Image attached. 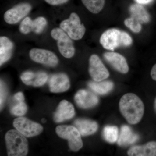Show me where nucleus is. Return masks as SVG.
Listing matches in <instances>:
<instances>
[{
    "mask_svg": "<svg viewBox=\"0 0 156 156\" xmlns=\"http://www.w3.org/2000/svg\"><path fill=\"white\" fill-rule=\"evenodd\" d=\"M119 106L123 117L132 125L139 123L143 116L144 105L139 97L134 93H128L123 95Z\"/></svg>",
    "mask_w": 156,
    "mask_h": 156,
    "instance_id": "nucleus-1",
    "label": "nucleus"
},
{
    "mask_svg": "<svg viewBox=\"0 0 156 156\" xmlns=\"http://www.w3.org/2000/svg\"><path fill=\"white\" fill-rule=\"evenodd\" d=\"M132 41V38L128 33L116 28L107 30L101 34L100 38L102 47L111 51L121 46L128 47Z\"/></svg>",
    "mask_w": 156,
    "mask_h": 156,
    "instance_id": "nucleus-2",
    "label": "nucleus"
},
{
    "mask_svg": "<svg viewBox=\"0 0 156 156\" xmlns=\"http://www.w3.org/2000/svg\"><path fill=\"white\" fill-rule=\"evenodd\" d=\"M26 136L17 130L7 132L5 139L7 153L9 156H25L28 151V144Z\"/></svg>",
    "mask_w": 156,
    "mask_h": 156,
    "instance_id": "nucleus-3",
    "label": "nucleus"
},
{
    "mask_svg": "<svg viewBox=\"0 0 156 156\" xmlns=\"http://www.w3.org/2000/svg\"><path fill=\"white\" fill-rule=\"evenodd\" d=\"M60 28L64 30L72 40H80L86 32V27L81 23L80 19L77 14L72 13L69 18L62 21Z\"/></svg>",
    "mask_w": 156,
    "mask_h": 156,
    "instance_id": "nucleus-4",
    "label": "nucleus"
},
{
    "mask_svg": "<svg viewBox=\"0 0 156 156\" xmlns=\"http://www.w3.org/2000/svg\"><path fill=\"white\" fill-rule=\"evenodd\" d=\"M52 38L57 41L58 50L62 56L66 58L73 57L75 53L72 39L61 28L53 29L51 32Z\"/></svg>",
    "mask_w": 156,
    "mask_h": 156,
    "instance_id": "nucleus-5",
    "label": "nucleus"
},
{
    "mask_svg": "<svg viewBox=\"0 0 156 156\" xmlns=\"http://www.w3.org/2000/svg\"><path fill=\"white\" fill-rule=\"evenodd\" d=\"M56 134L59 137L68 140L69 146L73 151H78L83 146L81 134L74 126H59L56 128Z\"/></svg>",
    "mask_w": 156,
    "mask_h": 156,
    "instance_id": "nucleus-6",
    "label": "nucleus"
},
{
    "mask_svg": "<svg viewBox=\"0 0 156 156\" xmlns=\"http://www.w3.org/2000/svg\"><path fill=\"white\" fill-rule=\"evenodd\" d=\"M13 126L16 130L26 137L37 136L43 131L41 125L25 117H20L15 119L13 122Z\"/></svg>",
    "mask_w": 156,
    "mask_h": 156,
    "instance_id": "nucleus-7",
    "label": "nucleus"
},
{
    "mask_svg": "<svg viewBox=\"0 0 156 156\" xmlns=\"http://www.w3.org/2000/svg\"><path fill=\"white\" fill-rule=\"evenodd\" d=\"M31 9V5L28 3L18 4L5 13V21L9 24L18 23L30 12Z\"/></svg>",
    "mask_w": 156,
    "mask_h": 156,
    "instance_id": "nucleus-8",
    "label": "nucleus"
},
{
    "mask_svg": "<svg viewBox=\"0 0 156 156\" xmlns=\"http://www.w3.org/2000/svg\"><path fill=\"white\" fill-rule=\"evenodd\" d=\"M89 72L93 80L96 82L105 80L109 76L108 70L96 54L91 55L89 58Z\"/></svg>",
    "mask_w": 156,
    "mask_h": 156,
    "instance_id": "nucleus-9",
    "label": "nucleus"
},
{
    "mask_svg": "<svg viewBox=\"0 0 156 156\" xmlns=\"http://www.w3.org/2000/svg\"><path fill=\"white\" fill-rule=\"evenodd\" d=\"M29 56L33 61L50 67H55L58 62L56 54L45 49H32L30 51Z\"/></svg>",
    "mask_w": 156,
    "mask_h": 156,
    "instance_id": "nucleus-10",
    "label": "nucleus"
},
{
    "mask_svg": "<svg viewBox=\"0 0 156 156\" xmlns=\"http://www.w3.org/2000/svg\"><path fill=\"white\" fill-rule=\"evenodd\" d=\"M47 21L44 17H39L32 20L30 17H25L20 23L19 30L23 34H28L33 32L36 34L43 32L46 26Z\"/></svg>",
    "mask_w": 156,
    "mask_h": 156,
    "instance_id": "nucleus-11",
    "label": "nucleus"
},
{
    "mask_svg": "<svg viewBox=\"0 0 156 156\" xmlns=\"http://www.w3.org/2000/svg\"><path fill=\"white\" fill-rule=\"evenodd\" d=\"M74 98L77 105L83 109L92 108L97 105L99 101L97 96L85 89L78 91L75 95Z\"/></svg>",
    "mask_w": 156,
    "mask_h": 156,
    "instance_id": "nucleus-12",
    "label": "nucleus"
},
{
    "mask_svg": "<svg viewBox=\"0 0 156 156\" xmlns=\"http://www.w3.org/2000/svg\"><path fill=\"white\" fill-rule=\"evenodd\" d=\"M104 57L112 67L119 72L126 74L129 71V66L126 58L119 53L106 52L104 54Z\"/></svg>",
    "mask_w": 156,
    "mask_h": 156,
    "instance_id": "nucleus-13",
    "label": "nucleus"
},
{
    "mask_svg": "<svg viewBox=\"0 0 156 156\" xmlns=\"http://www.w3.org/2000/svg\"><path fill=\"white\" fill-rule=\"evenodd\" d=\"M70 86L68 77L63 73L53 75L49 81L50 91L53 93L66 92L69 89Z\"/></svg>",
    "mask_w": 156,
    "mask_h": 156,
    "instance_id": "nucleus-14",
    "label": "nucleus"
},
{
    "mask_svg": "<svg viewBox=\"0 0 156 156\" xmlns=\"http://www.w3.org/2000/svg\"><path fill=\"white\" fill-rule=\"evenodd\" d=\"M75 115V111L73 105L69 101L63 100L58 105L53 119L56 123L62 122L71 119Z\"/></svg>",
    "mask_w": 156,
    "mask_h": 156,
    "instance_id": "nucleus-15",
    "label": "nucleus"
},
{
    "mask_svg": "<svg viewBox=\"0 0 156 156\" xmlns=\"http://www.w3.org/2000/svg\"><path fill=\"white\" fill-rule=\"evenodd\" d=\"M20 79L25 85L39 87L43 86L46 83L48 76L46 73L43 72L34 73L26 71L21 74Z\"/></svg>",
    "mask_w": 156,
    "mask_h": 156,
    "instance_id": "nucleus-16",
    "label": "nucleus"
},
{
    "mask_svg": "<svg viewBox=\"0 0 156 156\" xmlns=\"http://www.w3.org/2000/svg\"><path fill=\"white\" fill-rule=\"evenodd\" d=\"M128 154L130 156H155L156 141H150L143 145L132 147L128 151Z\"/></svg>",
    "mask_w": 156,
    "mask_h": 156,
    "instance_id": "nucleus-17",
    "label": "nucleus"
},
{
    "mask_svg": "<svg viewBox=\"0 0 156 156\" xmlns=\"http://www.w3.org/2000/svg\"><path fill=\"white\" fill-rule=\"evenodd\" d=\"M74 125L83 136L92 135L98 129V125L96 122L87 119H78L75 121Z\"/></svg>",
    "mask_w": 156,
    "mask_h": 156,
    "instance_id": "nucleus-18",
    "label": "nucleus"
},
{
    "mask_svg": "<svg viewBox=\"0 0 156 156\" xmlns=\"http://www.w3.org/2000/svg\"><path fill=\"white\" fill-rule=\"evenodd\" d=\"M139 137L138 134L134 133L131 128L125 125L121 128L118 144L121 146L130 145L136 142Z\"/></svg>",
    "mask_w": 156,
    "mask_h": 156,
    "instance_id": "nucleus-19",
    "label": "nucleus"
},
{
    "mask_svg": "<svg viewBox=\"0 0 156 156\" xmlns=\"http://www.w3.org/2000/svg\"><path fill=\"white\" fill-rule=\"evenodd\" d=\"M14 44L7 37H0V65L2 66L8 61L12 55Z\"/></svg>",
    "mask_w": 156,
    "mask_h": 156,
    "instance_id": "nucleus-20",
    "label": "nucleus"
},
{
    "mask_svg": "<svg viewBox=\"0 0 156 156\" xmlns=\"http://www.w3.org/2000/svg\"><path fill=\"white\" fill-rule=\"evenodd\" d=\"M129 11L131 17L137 20L141 23H147L150 21V15L146 9L140 4H133L130 6Z\"/></svg>",
    "mask_w": 156,
    "mask_h": 156,
    "instance_id": "nucleus-21",
    "label": "nucleus"
},
{
    "mask_svg": "<svg viewBox=\"0 0 156 156\" xmlns=\"http://www.w3.org/2000/svg\"><path fill=\"white\" fill-rule=\"evenodd\" d=\"M89 88L99 95H103L110 92L114 87V84L110 81H91L88 83Z\"/></svg>",
    "mask_w": 156,
    "mask_h": 156,
    "instance_id": "nucleus-22",
    "label": "nucleus"
},
{
    "mask_svg": "<svg viewBox=\"0 0 156 156\" xmlns=\"http://www.w3.org/2000/svg\"><path fill=\"white\" fill-rule=\"evenodd\" d=\"M86 8L90 12L96 14L99 13L104 7L105 0H81Z\"/></svg>",
    "mask_w": 156,
    "mask_h": 156,
    "instance_id": "nucleus-23",
    "label": "nucleus"
},
{
    "mask_svg": "<svg viewBox=\"0 0 156 156\" xmlns=\"http://www.w3.org/2000/svg\"><path fill=\"white\" fill-rule=\"evenodd\" d=\"M103 137L106 141L113 143L118 141L119 137V131L115 126H106L103 131Z\"/></svg>",
    "mask_w": 156,
    "mask_h": 156,
    "instance_id": "nucleus-24",
    "label": "nucleus"
},
{
    "mask_svg": "<svg viewBox=\"0 0 156 156\" xmlns=\"http://www.w3.org/2000/svg\"><path fill=\"white\" fill-rule=\"evenodd\" d=\"M16 101V100H15ZM14 104L11 108V112L13 115L17 116H22L26 113L27 110V105L24 101H18Z\"/></svg>",
    "mask_w": 156,
    "mask_h": 156,
    "instance_id": "nucleus-25",
    "label": "nucleus"
},
{
    "mask_svg": "<svg viewBox=\"0 0 156 156\" xmlns=\"http://www.w3.org/2000/svg\"><path fill=\"white\" fill-rule=\"evenodd\" d=\"M125 25L135 33H138L141 30V23L133 17L127 18L124 21Z\"/></svg>",
    "mask_w": 156,
    "mask_h": 156,
    "instance_id": "nucleus-26",
    "label": "nucleus"
},
{
    "mask_svg": "<svg viewBox=\"0 0 156 156\" xmlns=\"http://www.w3.org/2000/svg\"><path fill=\"white\" fill-rule=\"evenodd\" d=\"M1 89H0V104H1V109L2 108L5 101L6 100V97L7 96V88L5 84L3 81H1Z\"/></svg>",
    "mask_w": 156,
    "mask_h": 156,
    "instance_id": "nucleus-27",
    "label": "nucleus"
},
{
    "mask_svg": "<svg viewBox=\"0 0 156 156\" xmlns=\"http://www.w3.org/2000/svg\"><path fill=\"white\" fill-rule=\"evenodd\" d=\"M45 2L51 5H62L68 2L69 0H44Z\"/></svg>",
    "mask_w": 156,
    "mask_h": 156,
    "instance_id": "nucleus-28",
    "label": "nucleus"
},
{
    "mask_svg": "<svg viewBox=\"0 0 156 156\" xmlns=\"http://www.w3.org/2000/svg\"><path fill=\"white\" fill-rule=\"evenodd\" d=\"M14 100L18 101H24V96L22 92H18L15 94L14 96Z\"/></svg>",
    "mask_w": 156,
    "mask_h": 156,
    "instance_id": "nucleus-29",
    "label": "nucleus"
},
{
    "mask_svg": "<svg viewBox=\"0 0 156 156\" xmlns=\"http://www.w3.org/2000/svg\"><path fill=\"white\" fill-rule=\"evenodd\" d=\"M151 76L154 80L156 81V64L153 66L151 71Z\"/></svg>",
    "mask_w": 156,
    "mask_h": 156,
    "instance_id": "nucleus-30",
    "label": "nucleus"
},
{
    "mask_svg": "<svg viewBox=\"0 0 156 156\" xmlns=\"http://www.w3.org/2000/svg\"><path fill=\"white\" fill-rule=\"evenodd\" d=\"M135 2L140 5H147L153 2V0H135Z\"/></svg>",
    "mask_w": 156,
    "mask_h": 156,
    "instance_id": "nucleus-31",
    "label": "nucleus"
},
{
    "mask_svg": "<svg viewBox=\"0 0 156 156\" xmlns=\"http://www.w3.org/2000/svg\"><path fill=\"white\" fill-rule=\"evenodd\" d=\"M154 110L156 113V97L154 100Z\"/></svg>",
    "mask_w": 156,
    "mask_h": 156,
    "instance_id": "nucleus-32",
    "label": "nucleus"
},
{
    "mask_svg": "<svg viewBox=\"0 0 156 156\" xmlns=\"http://www.w3.org/2000/svg\"><path fill=\"white\" fill-rule=\"evenodd\" d=\"M42 121L43 122H46V120H45V119H42Z\"/></svg>",
    "mask_w": 156,
    "mask_h": 156,
    "instance_id": "nucleus-33",
    "label": "nucleus"
}]
</instances>
